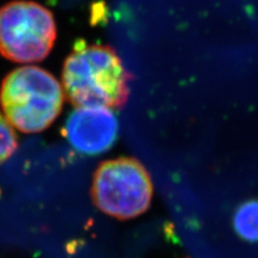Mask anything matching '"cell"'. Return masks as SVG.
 <instances>
[{
	"label": "cell",
	"mask_w": 258,
	"mask_h": 258,
	"mask_svg": "<svg viewBox=\"0 0 258 258\" xmlns=\"http://www.w3.org/2000/svg\"><path fill=\"white\" fill-rule=\"evenodd\" d=\"M129 74L111 46L76 42L62 69L68 99L79 107L123 108L129 97Z\"/></svg>",
	"instance_id": "1"
},
{
	"label": "cell",
	"mask_w": 258,
	"mask_h": 258,
	"mask_svg": "<svg viewBox=\"0 0 258 258\" xmlns=\"http://www.w3.org/2000/svg\"><path fill=\"white\" fill-rule=\"evenodd\" d=\"M63 91L50 72L35 66L11 71L3 81L0 103L9 123L26 134L45 131L58 117Z\"/></svg>",
	"instance_id": "2"
},
{
	"label": "cell",
	"mask_w": 258,
	"mask_h": 258,
	"mask_svg": "<svg viewBox=\"0 0 258 258\" xmlns=\"http://www.w3.org/2000/svg\"><path fill=\"white\" fill-rule=\"evenodd\" d=\"M91 194L94 205L104 214L132 220L149 209L153 183L138 159L119 157L103 161L96 169Z\"/></svg>",
	"instance_id": "3"
},
{
	"label": "cell",
	"mask_w": 258,
	"mask_h": 258,
	"mask_svg": "<svg viewBox=\"0 0 258 258\" xmlns=\"http://www.w3.org/2000/svg\"><path fill=\"white\" fill-rule=\"evenodd\" d=\"M57 31L46 8L15 0L0 8V54L15 62L43 60L52 51Z\"/></svg>",
	"instance_id": "4"
},
{
	"label": "cell",
	"mask_w": 258,
	"mask_h": 258,
	"mask_svg": "<svg viewBox=\"0 0 258 258\" xmlns=\"http://www.w3.org/2000/svg\"><path fill=\"white\" fill-rule=\"evenodd\" d=\"M61 134L78 152L98 155L115 143L118 123L109 108L79 107L68 116Z\"/></svg>",
	"instance_id": "5"
},
{
	"label": "cell",
	"mask_w": 258,
	"mask_h": 258,
	"mask_svg": "<svg viewBox=\"0 0 258 258\" xmlns=\"http://www.w3.org/2000/svg\"><path fill=\"white\" fill-rule=\"evenodd\" d=\"M233 228L241 239L258 241V200H248L236 210Z\"/></svg>",
	"instance_id": "6"
},
{
	"label": "cell",
	"mask_w": 258,
	"mask_h": 258,
	"mask_svg": "<svg viewBox=\"0 0 258 258\" xmlns=\"http://www.w3.org/2000/svg\"><path fill=\"white\" fill-rule=\"evenodd\" d=\"M18 149V137L12 125L0 113V164L9 159Z\"/></svg>",
	"instance_id": "7"
}]
</instances>
